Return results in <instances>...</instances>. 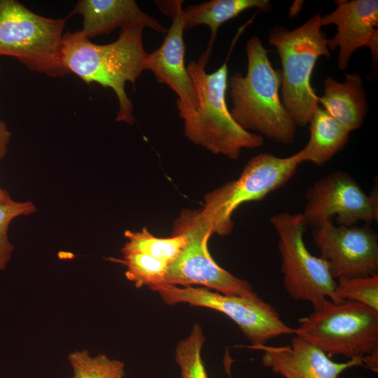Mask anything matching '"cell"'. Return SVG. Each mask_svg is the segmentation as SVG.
Returning <instances> with one entry per match:
<instances>
[{"label":"cell","mask_w":378,"mask_h":378,"mask_svg":"<svg viewBox=\"0 0 378 378\" xmlns=\"http://www.w3.org/2000/svg\"><path fill=\"white\" fill-rule=\"evenodd\" d=\"M246 52V74L237 72L227 80L232 118L248 132L279 144H293L296 125L280 98L281 70L272 67L268 50L258 36L247 41Z\"/></svg>","instance_id":"2"},{"label":"cell","mask_w":378,"mask_h":378,"mask_svg":"<svg viewBox=\"0 0 378 378\" xmlns=\"http://www.w3.org/2000/svg\"><path fill=\"white\" fill-rule=\"evenodd\" d=\"M67 18L39 15L15 0H0V56L51 77L69 74L61 57Z\"/></svg>","instance_id":"5"},{"label":"cell","mask_w":378,"mask_h":378,"mask_svg":"<svg viewBox=\"0 0 378 378\" xmlns=\"http://www.w3.org/2000/svg\"><path fill=\"white\" fill-rule=\"evenodd\" d=\"M68 360L72 378H123L125 364L104 354L91 356L87 350L70 353Z\"/></svg>","instance_id":"22"},{"label":"cell","mask_w":378,"mask_h":378,"mask_svg":"<svg viewBox=\"0 0 378 378\" xmlns=\"http://www.w3.org/2000/svg\"><path fill=\"white\" fill-rule=\"evenodd\" d=\"M11 136L12 134L9 131L6 123L0 120V160L5 157L8 152V146Z\"/></svg>","instance_id":"26"},{"label":"cell","mask_w":378,"mask_h":378,"mask_svg":"<svg viewBox=\"0 0 378 378\" xmlns=\"http://www.w3.org/2000/svg\"><path fill=\"white\" fill-rule=\"evenodd\" d=\"M211 50L208 49L186 67L195 85L199 102L195 110L176 104L183 120L185 136L194 144L216 155L237 160L244 148L255 149L264 144V137L242 129L232 118L226 103L228 68L225 62L211 74L206 65Z\"/></svg>","instance_id":"3"},{"label":"cell","mask_w":378,"mask_h":378,"mask_svg":"<svg viewBox=\"0 0 378 378\" xmlns=\"http://www.w3.org/2000/svg\"><path fill=\"white\" fill-rule=\"evenodd\" d=\"M181 234L186 237V244L168 264L164 284L202 285L225 295H257L248 281L232 275L213 259L208 249L213 232L200 211H182L174 223L172 235Z\"/></svg>","instance_id":"9"},{"label":"cell","mask_w":378,"mask_h":378,"mask_svg":"<svg viewBox=\"0 0 378 378\" xmlns=\"http://www.w3.org/2000/svg\"><path fill=\"white\" fill-rule=\"evenodd\" d=\"M122 253V260H114L126 267V277L137 288L144 286L151 288L164 284L168 263L140 253Z\"/></svg>","instance_id":"21"},{"label":"cell","mask_w":378,"mask_h":378,"mask_svg":"<svg viewBox=\"0 0 378 378\" xmlns=\"http://www.w3.org/2000/svg\"><path fill=\"white\" fill-rule=\"evenodd\" d=\"M302 215L306 225L315 226L336 217L338 225L378 220L377 182L370 195L347 172L335 171L316 181L305 193Z\"/></svg>","instance_id":"11"},{"label":"cell","mask_w":378,"mask_h":378,"mask_svg":"<svg viewBox=\"0 0 378 378\" xmlns=\"http://www.w3.org/2000/svg\"><path fill=\"white\" fill-rule=\"evenodd\" d=\"M278 236L283 286L295 300L309 302L314 310L326 300L340 303L335 294L336 281L328 262L312 254L306 246L307 226L302 214L281 212L270 218Z\"/></svg>","instance_id":"8"},{"label":"cell","mask_w":378,"mask_h":378,"mask_svg":"<svg viewBox=\"0 0 378 378\" xmlns=\"http://www.w3.org/2000/svg\"><path fill=\"white\" fill-rule=\"evenodd\" d=\"M258 8L269 12L272 5L268 0H211L183 8L185 30L198 25H206L211 32L207 49L211 50L220 27L237 17L242 12Z\"/></svg>","instance_id":"19"},{"label":"cell","mask_w":378,"mask_h":378,"mask_svg":"<svg viewBox=\"0 0 378 378\" xmlns=\"http://www.w3.org/2000/svg\"><path fill=\"white\" fill-rule=\"evenodd\" d=\"M362 363L363 367L377 373L378 372V349L364 356L362 358Z\"/></svg>","instance_id":"27"},{"label":"cell","mask_w":378,"mask_h":378,"mask_svg":"<svg viewBox=\"0 0 378 378\" xmlns=\"http://www.w3.org/2000/svg\"><path fill=\"white\" fill-rule=\"evenodd\" d=\"M146 28L134 23L121 29L113 42L98 45L82 36L78 31L63 36L61 57L64 69L86 83H97L111 88L118 101L116 121L132 125L133 104L126 94L127 82L134 86L143 71L148 55L142 34Z\"/></svg>","instance_id":"1"},{"label":"cell","mask_w":378,"mask_h":378,"mask_svg":"<svg viewBox=\"0 0 378 378\" xmlns=\"http://www.w3.org/2000/svg\"><path fill=\"white\" fill-rule=\"evenodd\" d=\"M335 294L341 301L358 302L378 311V274L337 279Z\"/></svg>","instance_id":"24"},{"label":"cell","mask_w":378,"mask_h":378,"mask_svg":"<svg viewBox=\"0 0 378 378\" xmlns=\"http://www.w3.org/2000/svg\"><path fill=\"white\" fill-rule=\"evenodd\" d=\"M204 340L200 326L195 323L190 335L178 342L176 360L182 378H208L201 356Z\"/></svg>","instance_id":"23"},{"label":"cell","mask_w":378,"mask_h":378,"mask_svg":"<svg viewBox=\"0 0 378 378\" xmlns=\"http://www.w3.org/2000/svg\"><path fill=\"white\" fill-rule=\"evenodd\" d=\"M323 85V94L318 97L322 108L349 132L359 129L368 109L361 76L347 74L342 83L326 77Z\"/></svg>","instance_id":"17"},{"label":"cell","mask_w":378,"mask_h":378,"mask_svg":"<svg viewBox=\"0 0 378 378\" xmlns=\"http://www.w3.org/2000/svg\"><path fill=\"white\" fill-rule=\"evenodd\" d=\"M71 14L83 17V28L78 31L88 39L134 23H141L145 27L162 34L167 32V29L155 18L144 12L134 0H80Z\"/></svg>","instance_id":"16"},{"label":"cell","mask_w":378,"mask_h":378,"mask_svg":"<svg viewBox=\"0 0 378 378\" xmlns=\"http://www.w3.org/2000/svg\"><path fill=\"white\" fill-rule=\"evenodd\" d=\"M295 335L328 357L360 359L378 349V311L363 304L326 300L322 306L298 320Z\"/></svg>","instance_id":"6"},{"label":"cell","mask_w":378,"mask_h":378,"mask_svg":"<svg viewBox=\"0 0 378 378\" xmlns=\"http://www.w3.org/2000/svg\"><path fill=\"white\" fill-rule=\"evenodd\" d=\"M36 211L30 201L0 204V270H4L14 251V246L8 238V229L11 221L20 216H28Z\"/></svg>","instance_id":"25"},{"label":"cell","mask_w":378,"mask_h":378,"mask_svg":"<svg viewBox=\"0 0 378 378\" xmlns=\"http://www.w3.org/2000/svg\"><path fill=\"white\" fill-rule=\"evenodd\" d=\"M125 236L127 239L122 252L143 253L167 263L174 260L186 244L183 234H175L168 238L156 237L146 227L140 232L127 230Z\"/></svg>","instance_id":"20"},{"label":"cell","mask_w":378,"mask_h":378,"mask_svg":"<svg viewBox=\"0 0 378 378\" xmlns=\"http://www.w3.org/2000/svg\"><path fill=\"white\" fill-rule=\"evenodd\" d=\"M170 305L188 303L224 314L232 319L251 342L248 348L266 344L279 336L293 335L295 328L281 319L276 309L258 297L225 295L207 288L178 287L160 284L150 288Z\"/></svg>","instance_id":"10"},{"label":"cell","mask_w":378,"mask_h":378,"mask_svg":"<svg viewBox=\"0 0 378 378\" xmlns=\"http://www.w3.org/2000/svg\"><path fill=\"white\" fill-rule=\"evenodd\" d=\"M13 201L9 192L0 187V204H8Z\"/></svg>","instance_id":"28"},{"label":"cell","mask_w":378,"mask_h":378,"mask_svg":"<svg viewBox=\"0 0 378 378\" xmlns=\"http://www.w3.org/2000/svg\"><path fill=\"white\" fill-rule=\"evenodd\" d=\"M309 139L299 150L302 162L321 166L348 143L350 132L320 106L309 120Z\"/></svg>","instance_id":"18"},{"label":"cell","mask_w":378,"mask_h":378,"mask_svg":"<svg viewBox=\"0 0 378 378\" xmlns=\"http://www.w3.org/2000/svg\"><path fill=\"white\" fill-rule=\"evenodd\" d=\"M288 346L260 345L253 349L263 351L262 365L284 378H337L349 368L363 366L362 360L337 363L303 338L291 335Z\"/></svg>","instance_id":"15"},{"label":"cell","mask_w":378,"mask_h":378,"mask_svg":"<svg viewBox=\"0 0 378 378\" xmlns=\"http://www.w3.org/2000/svg\"><path fill=\"white\" fill-rule=\"evenodd\" d=\"M321 15L315 14L298 27L288 30L274 25L269 42L281 63V101L296 126H307L319 106L318 97L311 85L317 59L330 58L328 38L322 31Z\"/></svg>","instance_id":"4"},{"label":"cell","mask_w":378,"mask_h":378,"mask_svg":"<svg viewBox=\"0 0 378 378\" xmlns=\"http://www.w3.org/2000/svg\"><path fill=\"white\" fill-rule=\"evenodd\" d=\"M155 4L172 18V22L162 45L148 53L146 71H151L158 82L166 85L177 94L176 104L195 110L199 106L198 97L185 64L183 1H155Z\"/></svg>","instance_id":"13"},{"label":"cell","mask_w":378,"mask_h":378,"mask_svg":"<svg viewBox=\"0 0 378 378\" xmlns=\"http://www.w3.org/2000/svg\"><path fill=\"white\" fill-rule=\"evenodd\" d=\"M0 69H1V66H0Z\"/></svg>","instance_id":"30"},{"label":"cell","mask_w":378,"mask_h":378,"mask_svg":"<svg viewBox=\"0 0 378 378\" xmlns=\"http://www.w3.org/2000/svg\"><path fill=\"white\" fill-rule=\"evenodd\" d=\"M337 8L321 15L322 27L335 24L337 33L328 39L329 50L339 48L338 66L345 71L354 52L361 47H368L374 64L378 59V1L339 0Z\"/></svg>","instance_id":"14"},{"label":"cell","mask_w":378,"mask_h":378,"mask_svg":"<svg viewBox=\"0 0 378 378\" xmlns=\"http://www.w3.org/2000/svg\"><path fill=\"white\" fill-rule=\"evenodd\" d=\"M337 378H346V377L339 376ZM351 378H363V377H351Z\"/></svg>","instance_id":"29"},{"label":"cell","mask_w":378,"mask_h":378,"mask_svg":"<svg viewBox=\"0 0 378 378\" xmlns=\"http://www.w3.org/2000/svg\"><path fill=\"white\" fill-rule=\"evenodd\" d=\"M302 163L299 152L280 158L261 153L245 164L238 178L207 194L200 213L213 233L229 234L233 228L234 211L242 204L259 201L286 185Z\"/></svg>","instance_id":"7"},{"label":"cell","mask_w":378,"mask_h":378,"mask_svg":"<svg viewBox=\"0 0 378 378\" xmlns=\"http://www.w3.org/2000/svg\"><path fill=\"white\" fill-rule=\"evenodd\" d=\"M314 227L313 241L335 279L377 274L378 237L369 223L335 226L328 219Z\"/></svg>","instance_id":"12"}]
</instances>
